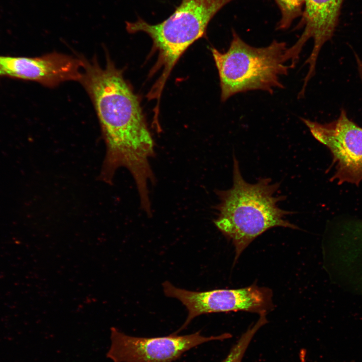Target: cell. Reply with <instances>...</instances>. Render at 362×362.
Instances as JSON below:
<instances>
[{"instance_id":"cell-1","label":"cell","mask_w":362,"mask_h":362,"mask_svg":"<svg viewBox=\"0 0 362 362\" xmlns=\"http://www.w3.org/2000/svg\"><path fill=\"white\" fill-rule=\"evenodd\" d=\"M80 57L79 81L93 103L106 145L99 179L112 184L117 170L125 168L135 180L139 196L146 197L149 184L155 182L149 162L155 149L139 100L108 53L104 67L96 57Z\"/></svg>"},{"instance_id":"cell-2","label":"cell","mask_w":362,"mask_h":362,"mask_svg":"<svg viewBox=\"0 0 362 362\" xmlns=\"http://www.w3.org/2000/svg\"><path fill=\"white\" fill-rule=\"evenodd\" d=\"M279 183L261 178L254 184L247 182L241 173L239 162L233 156V183L226 190H217L219 203L214 220L217 229L230 240L235 249L234 262L256 237L275 227H298L285 219L292 213L280 208L285 197L277 194Z\"/></svg>"},{"instance_id":"cell-3","label":"cell","mask_w":362,"mask_h":362,"mask_svg":"<svg viewBox=\"0 0 362 362\" xmlns=\"http://www.w3.org/2000/svg\"><path fill=\"white\" fill-rule=\"evenodd\" d=\"M234 0H182L167 19L151 25L138 17L133 22L126 21V29L130 34L142 32L151 38V52H158V58L150 72L161 74L150 92L160 98L166 81L175 64L194 42L202 37L215 14Z\"/></svg>"},{"instance_id":"cell-4","label":"cell","mask_w":362,"mask_h":362,"mask_svg":"<svg viewBox=\"0 0 362 362\" xmlns=\"http://www.w3.org/2000/svg\"><path fill=\"white\" fill-rule=\"evenodd\" d=\"M232 34L226 52L210 48L219 73L222 101L248 91L272 94L275 88H284L281 76L288 75L291 69L284 58L286 43L275 40L266 46L256 47L246 43L234 30Z\"/></svg>"},{"instance_id":"cell-5","label":"cell","mask_w":362,"mask_h":362,"mask_svg":"<svg viewBox=\"0 0 362 362\" xmlns=\"http://www.w3.org/2000/svg\"><path fill=\"white\" fill-rule=\"evenodd\" d=\"M167 297L177 299L186 307L188 314L183 325L174 333L185 329L197 316L212 313L243 311L266 313L273 308L272 291L253 284L237 289H215L196 292L176 288L169 282L162 284Z\"/></svg>"},{"instance_id":"cell-6","label":"cell","mask_w":362,"mask_h":362,"mask_svg":"<svg viewBox=\"0 0 362 362\" xmlns=\"http://www.w3.org/2000/svg\"><path fill=\"white\" fill-rule=\"evenodd\" d=\"M318 141L329 149L336 171L331 180L358 186L362 181V128L350 120L342 108L339 117L327 123L301 118Z\"/></svg>"},{"instance_id":"cell-7","label":"cell","mask_w":362,"mask_h":362,"mask_svg":"<svg viewBox=\"0 0 362 362\" xmlns=\"http://www.w3.org/2000/svg\"><path fill=\"white\" fill-rule=\"evenodd\" d=\"M107 355L114 362H172L200 344L230 338V333L204 336L200 331L184 335L174 333L154 337L127 335L113 327Z\"/></svg>"},{"instance_id":"cell-8","label":"cell","mask_w":362,"mask_h":362,"mask_svg":"<svg viewBox=\"0 0 362 362\" xmlns=\"http://www.w3.org/2000/svg\"><path fill=\"white\" fill-rule=\"evenodd\" d=\"M344 0H304L302 19L296 27L303 28V33L290 47L285 51L284 58L294 68L299 59L305 44L310 39L313 47L305 61L308 70L304 79L306 86L315 73L316 65L320 50L324 44L333 37L338 24L340 11Z\"/></svg>"},{"instance_id":"cell-9","label":"cell","mask_w":362,"mask_h":362,"mask_svg":"<svg viewBox=\"0 0 362 362\" xmlns=\"http://www.w3.org/2000/svg\"><path fill=\"white\" fill-rule=\"evenodd\" d=\"M82 61L58 52L35 57L0 55V78L33 81L53 87L70 80H79Z\"/></svg>"},{"instance_id":"cell-10","label":"cell","mask_w":362,"mask_h":362,"mask_svg":"<svg viewBox=\"0 0 362 362\" xmlns=\"http://www.w3.org/2000/svg\"><path fill=\"white\" fill-rule=\"evenodd\" d=\"M267 322L266 314H260L257 321L240 336L231 348L226 358L221 362H241L253 337L258 329Z\"/></svg>"},{"instance_id":"cell-11","label":"cell","mask_w":362,"mask_h":362,"mask_svg":"<svg viewBox=\"0 0 362 362\" xmlns=\"http://www.w3.org/2000/svg\"><path fill=\"white\" fill-rule=\"evenodd\" d=\"M281 12V18L277 24L278 30H286L294 20L301 17L304 0H274Z\"/></svg>"},{"instance_id":"cell-12","label":"cell","mask_w":362,"mask_h":362,"mask_svg":"<svg viewBox=\"0 0 362 362\" xmlns=\"http://www.w3.org/2000/svg\"><path fill=\"white\" fill-rule=\"evenodd\" d=\"M354 54L356 62L358 73L362 81V60L355 52H354Z\"/></svg>"},{"instance_id":"cell-13","label":"cell","mask_w":362,"mask_h":362,"mask_svg":"<svg viewBox=\"0 0 362 362\" xmlns=\"http://www.w3.org/2000/svg\"><path fill=\"white\" fill-rule=\"evenodd\" d=\"M299 356H300V362H306V354L305 350L302 349L300 351ZM352 362H353V361H352Z\"/></svg>"}]
</instances>
